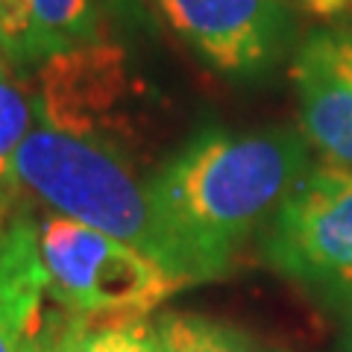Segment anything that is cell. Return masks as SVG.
Returning a JSON list of instances; mask_svg holds the SVG:
<instances>
[{
    "instance_id": "6da1fadb",
    "label": "cell",
    "mask_w": 352,
    "mask_h": 352,
    "mask_svg": "<svg viewBox=\"0 0 352 352\" xmlns=\"http://www.w3.org/2000/svg\"><path fill=\"white\" fill-rule=\"evenodd\" d=\"M308 170V141L294 129H206L150 176V191L208 279H217Z\"/></svg>"
},
{
    "instance_id": "7a4b0ae2",
    "label": "cell",
    "mask_w": 352,
    "mask_h": 352,
    "mask_svg": "<svg viewBox=\"0 0 352 352\" xmlns=\"http://www.w3.org/2000/svg\"><path fill=\"white\" fill-rule=\"evenodd\" d=\"M15 182L59 214L141 250L182 282H212L191 247L164 220L150 182L115 141L50 124L32 126L15 159Z\"/></svg>"
},
{
    "instance_id": "3957f363",
    "label": "cell",
    "mask_w": 352,
    "mask_h": 352,
    "mask_svg": "<svg viewBox=\"0 0 352 352\" xmlns=\"http://www.w3.org/2000/svg\"><path fill=\"white\" fill-rule=\"evenodd\" d=\"M47 300L71 317H147L188 282L141 250L65 214L38 223Z\"/></svg>"
},
{
    "instance_id": "277c9868",
    "label": "cell",
    "mask_w": 352,
    "mask_h": 352,
    "mask_svg": "<svg viewBox=\"0 0 352 352\" xmlns=\"http://www.w3.org/2000/svg\"><path fill=\"white\" fill-rule=\"evenodd\" d=\"M261 256L326 302L352 308V168H311L261 235Z\"/></svg>"
},
{
    "instance_id": "5b68a950",
    "label": "cell",
    "mask_w": 352,
    "mask_h": 352,
    "mask_svg": "<svg viewBox=\"0 0 352 352\" xmlns=\"http://www.w3.org/2000/svg\"><path fill=\"white\" fill-rule=\"evenodd\" d=\"M162 18L212 68L250 76L273 65L291 36L282 0H153Z\"/></svg>"
},
{
    "instance_id": "8992f818",
    "label": "cell",
    "mask_w": 352,
    "mask_h": 352,
    "mask_svg": "<svg viewBox=\"0 0 352 352\" xmlns=\"http://www.w3.org/2000/svg\"><path fill=\"white\" fill-rule=\"evenodd\" d=\"M291 82L305 141L329 164L352 168V21L302 38L291 65Z\"/></svg>"
},
{
    "instance_id": "52a82bcc",
    "label": "cell",
    "mask_w": 352,
    "mask_h": 352,
    "mask_svg": "<svg viewBox=\"0 0 352 352\" xmlns=\"http://www.w3.org/2000/svg\"><path fill=\"white\" fill-rule=\"evenodd\" d=\"M126 88L124 56L109 44H82V47L56 53L41 62L38 74V120L68 132H91L109 120Z\"/></svg>"
},
{
    "instance_id": "ba28073f",
    "label": "cell",
    "mask_w": 352,
    "mask_h": 352,
    "mask_svg": "<svg viewBox=\"0 0 352 352\" xmlns=\"http://www.w3.org/2000/svg\"><path fill=\"white\" fill-rule=\"evenodd\" d=\"M94 38V0H0V53L15 65L44 62Z\"/></svg>"
},
{
    "instance_id": "9c48e42d",
    "label": "cell",
    "mask_w": 352,
    "mask_h": 352,
    "mask_svg": "<svg viewBox=\"0 0 352 352\" xmlns=\"http://www.w3.org/2000/svg\"><path fill=\"white\" fill-rule=\"evenodd\" d=\"M44 300L38 223L18 214L0 235V352H27L47 317Z\"/></svg>"
},
{
    "instance_id": "30bf717a",
    "label": "cell",
    "mask_w": 352,
    "mask_h": 352,
    "mask_svg": "<svg viewBox=\"0 0 352 352\" xmlns=\"http://www.w3.org/2000/svg\"><path fill=\"white\" fill-rule=\"evenodd\" d=\"M53 352H164L147 317H62Z\"/></svg>"
},
{
    "instance_id": "8fae6325",
    "label": "cell",
    "mask_w": 352,
    "mask_h": 352,
    "mask_svg": "<svg viewBox=\"0 0 352 352\" xmlns=\"http://www.w3.org/2000/svg\"><path fill=\"white\" fill-rule=\"evenodd\" d=\"M38 115V94L30 91L18 65L0 53V188H12L15 159L32 132V118Z\"/></svg>"
},
{
    "instance_id": "7c38bea8",
    "label": "cell",
    "mask_w": 352,
    "mask_h": 352,
    "mask_svg": "<svg viewBox=\"0 0 352 352\" xmlns=\"http://www.w3.org/2000/svg\"><path fill=\"white\" fill-rule=\"evenodd\" d=\"M164 352H267L235 326L188 311H170L156 320Z\"/></svg>"
},
{
    "instance_id": "4fadbf2b",
    "label": "cell",
    "mask_w": 352,
    "mask_h": 352,
    "mask_svg": "<svg viewBox=\"0 0 352 352\" xmlns=\"http://www.w3.org/2000/svg\"><path fill=\"white\" fill-rule=\"evenodd\" d=\"M294 3L320 18H352V0H294Z\"/></svg>"
},
{
    "instance_id": "5bb4252c",
    "label": "cell",
    "mask_w": 352,
    "mask_h": 352,
    "mask_svg": "<svg viewBox=\"0 0 352 352\" xmlns=\"http://www.w3.org/2000/svg\"><path fill=\"white\" fill-rule=\"evenodd\" d=\"M59 326H62V314L53 311L44 317V326L41 332L32 338V344L27 346V352H53V346H56V335H59Z\"/></svg>"
},
{
    "instance_id": "9a60e30c",
    "label": "cell",
    "mask_w": 352,
    "mask_h": 352,
    "mask_svg": "<svg viewBox=\"0 0 352 352\" xmlns=\"http://www.w3.org/2000/svg\"><path fill=\"white\" fill-rule=\"evenodd\" d=\"M6 197H3V188H0V235H3V223H6Z\"/></svg>"
},
{
    "instance_id": "2e32d148",
    "label": "cell",
    "mask_w": 352,
    "mask_h": 352,
    "mask_svg": "<svg viewBox=\"0 0 352 352\" xmlns=\"http://www.w3.org/2000/svg\"><path fill=\"white\" fill-rule=\"evenodd\" d=\"M344 352H352V314H349V323H346V338H344Z\"/></svg>"
}]
</instances>
